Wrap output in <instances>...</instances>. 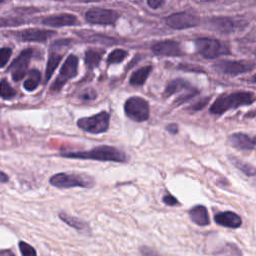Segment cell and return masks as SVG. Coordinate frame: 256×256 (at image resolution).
Masks as SVG:
<instances>
[{
    "instance_id": "obj_7",
    "label": "cell",
    "mask_w": 256,
    "mask_h": 256,
    "mask_svg": "<svg viewBox=\"0 0 256 256\" xmlns=\"http://www.w3.org/2000/svg\"><path fill=\"white\" fill-rule=\"evenodd\" d=\"M78 65H79L78 57L75 56L74 54H70L65 60L64 64L62 65L59 75L55 79L54 83L51 85L50 91L53 93L60 91L67 81H69L70 79L74 78L77 75Z\"/></svg>"
},
{
    "instance_id": "obj_27",
    "label": "cell",
    "mask_w": 256,
    "mask_h": 256,
    "mask_svg": "<svg viewBox=\"0 0 256 256\" xmlns=\"http://www.w3.org/2000/svg\"><path fill=\"white\" fill-rule=\"evenodd\" d=\"M128 55L127 51L123 50V49H115L113 50L107 58V63L108 64H113V63H120L122 62L126 56Z\"/></svg>"
},
{
    "instance_id": "obj_28",
    "label": "cell",
    "mask_w": 256,
    "mask_h": 256,
    "mask_svg": "<svg viewBox=\"0 0 256 256\" xmlns=\"http://www.w3.org/2000/svg\"><path fill=\"white\" fill-rule=\"evenodd\" d=\"M18 247L22 256H37V253L34 247L25 241H19Z\"/></svg>"
},
{
    "instance_id": "obj_33",
    "label": "cell",
    "mask_w": 256,
    "mask_h": 256,
    "mask_svg": "<svg viewBox=\"0 0 256 256\" xmlns=\"http://www.w3.org/2000/svg\"><path fill=\"white\" fill-rule=\"evenodd\" d=\"M97 96V93L95 92L94 89H86L82 94H81V98L84 100H93L95 99Z\"/></svg>"
},
{
    "instance_id": "obj_2",
    "label": "cell",
    "mask_w": 256,
    "mask_h": 256,
    "mask_svg": "<svg viewBox=\"0 0 256 256\" xmlns=\"http://www.w3.org/2000/svg\"><path fill=\"white\" fill-rule=\"evenodd\" d=\"M256 101V95L249 91H236L220 95L210 106V113L221 115L230 109L247 106Z\"/></svg>"
},
{
    "instance_id": "obj_29",
    "label": "cell",
    "mask_w": 256,
    "mask_h": 256,
    "mask_svg": "<svg viewBox=\"0 0 256 256\" xmlns=\"http://www.w3.org/2000/svg\"><path fill=\"white\" fill-rule=\"evenodd\" d=\"M12 54V49L9 47L0 48V68H3L9 61Z\"/></svg>"
},
{
    "instance_id": "obj_38",
    "label": "cell",
    "mask_w": 256,
    "mask_h": 256,
    "mask_svg": "<svg viewBox=\"0 0 256 256\" xmlns=\"http://www.w3.org/2000/svg\"><path fill=\"white\" fill-rule=\"evenodd\" d=\"M0 256H15V254L10 249H1L0 250Z\"/></svg>"
},
{
    "instance_id": "obj_14",
    "label": "cell",
    "mask_w": 256,
    "mask_h": 256,
    "mask_svg": "<svg viewBox=\"0 0 256 256\" xmlns=\"http://www.w3.org/2000/svg\"><path fill=\"white\" fill-rule=\"evenodd\" d=\"M55 35L54 31L39 29V28H29L23 30L20 33V38L22 41L29 42H45L50 37Z\"/></svg>"
},
{
    "instance_id": "obj_16",
    "label": "cell",
    "mask_w": 256,
    "mask_h": 256,
    "mask_svg": "<svg viewBox=\"0 0 256 256\" xmlns=\"http://www.w3.org/2000/svg\"><path fill=\"white\" fill-rule=\"evenodd\" d=\"M229 143L240 150H252L255 147L254 138L245 133H234L229 136Z\"/></svg>"
},
{
    "instance_id": "obj_32",
    "label": "cell",
    "mask_w": 256,
    "mask_h": 256,
    "mask_svg": "<svg viewBox=\"0 0 256 256\" xmlns=\"http://www.w3.org/2000/svg\"><path fill=\"white\" fill-rule=\"evenodd\" d=\"M140 253L142 256H161V254H159L156 250L148 246H142L140 248Z\"/></svg>"
},
{
    "instance_id": "obj_1",
    "label": "cell",
    "mask_w": 256,
    "mask_h": 256,
    "mask_svg": "<svg viewBox=\"0 0 256 256\" xmlns=\"http://www.w3.org/2000/svg\"><path fill=\"white\" fill-rule=\"evenodd\" d=\"M62 157L66 158H77V159H89L97 161H110L124 163L127 161V156L121 150L116 147L101 145L92 148L88 151H73L61 153Z\"/></svg>"
},
{
    "instance_id": "obj_19",
    "label": "cell",
    "mask_w": 256,
    "mask_h": 256,
    "mask_svg": "<svg viewBox=\"0 0 256 256\" xmlns=\"http://www.w3.org/2000/svg\"><path fill=\"white\" fill-rule=\"evenodd\" d=\"M192 86L190 85L189 82H187L185 79H182V78H177V79H174L172 81H170L166 88H165V96L169 97L175 93H178V92H181V91H185V90H188L189 88H191Z\"/></svg>"
},
{
    "instance_id": "obj_41",
    "label": "cell",
    "mask_w": 256,
    "mask_h": 256,
    "mask_svg": "<svg viewBox=\"0 0 256 256\" xmlns=\"http://www.w3.org/2000/svg\"><path fill=\"white\" fill-rule=\"evenodd\" d=\"M254 142H255V145H256V137L254 138Z\"/></svg>"
},
{
    "instance_id": "obj_31",
    "label": "cell",
    "mask_w": 256,
    "mask_h": 256,
    "mask_svg": "<svg viewBox=\"0 0 256 256\" xmlns=\"http://www.w3.org/2000/svg\"><path fill=\"white\" fill-rule=\"evenodd\" d=\"M210 101V97H205V98H202L200 100H198L196 103H194L193 105H191L189 107V109L193 110V111H198V110H201L203 109Z\"/></svg>"
},
{
    "instance_id": "obj_42",
    "label": "cell",
    "mask_w": 256,
    "mask_h": 256,
    "mask_svg": "<svg viewBox=\"0 0 256 256\" xmlns=\"http://www.w3.org/2000/svg\"><path fill=\"white\" fill-rule=\"evenodd\" d=\"M0 3H2V1H0Z\"/></svg>"
},
{
    "instance_id": "obj_43",
    "label": "cell",
    "mask_w": 256,
    "mask_h": 256,
    "mask_svg": "<svg viewBox=\"0 0 256 256\" xmlns=\"http://www.w3.org/2000/svg\"><path fill=\"white\" fill-rule=\"evenodd\" d=\"M255 55H256V52H255Z\"/></svg>"
},
{
    "instance_id": "obj_40",
    "label": "cell",
    "mask_w": 256,
    "mask_h": 256,
    "mask_svg": "<svg viewBox=\"0 0 256 256\" xmlns=\"http://www.w3.org/2000/svg\"><path fill=\"white\" fill-rule=\"evenodd\" d=\"M251 81H252V82H254V83H256V74H254V75L252 76V78H251Z\"/></svg>"
},
{
    "instance_id": "obj_18",
    "label": "cell",
    "mask_w": 256,
    "mask_h": 256,
    "mask_svg": "<svg viewBox=\"0 0 256 256\" xmlns=\"http://www.w3.org/2000/svg\"><path fill=\"white\" fill-rule=\"evenodd\" d=\"M210 24L223 33H230L235 28L234 21L229 17H213L210 19Z\"/></svg>"
},
{
    "instance_id": "obj_10",
    "label": "cell",
    "mask_w": 256,
    "mask_h": 256,
    "mask_svg": "<svg viewBox=\"0 0 256 256\" xmlns=\"http://www.w3.org/2000/svg\"><path fill=\"white\" fill-rule=\"evenodd\" d=\"M32 55H33V49L26 48L17 56V58L14 59V61L12 62V64L8 69L14 81L17 82L24 78Z\"/></svg>"
},
{
    "instance_id": "obj_34",
    "label": "cell",
    "mask_w": 256,
    "mask_h": 256,
    "mask_svg": "<svg viewBox=\"0 0 256 256\" xmlns=\"http://www.w3.org/2000/svg\"><path fill=\"white\" fill-rule=\"evenodd\" d=\"M163 202L169 206H174V205L178 204V200L173 195H171L169 193H167L166 195L163 196Z\"/></svg>"
},
{
    "instance_id": "obj_24",
    "label": "cell",
    "mask_w": 256,
    "mask_h": 256,
    "mask_svg": "<svg viewBox=\"0 0 256 256\" xmlns=\"http://www.w3.org/2000/svg\"><path fill=\"white\" fill-rule=\"evenodd\" d=\"M230 162L236 167L238 168L240 171H242L245 175L247 176H254L256 175V167L251 165L250 163L244 162L241 159L234 157V156H229Z\"/></svg>"
},
{
    "instance_id": "obj_20",
    "label": "cell",
    "mask_w": 256,
    "mask_h": 256,
    "mask_svg": "<svg viewBox=\"0 0 256 256\" xmlns=\"http://www.w3.org/2000/svg\"><path fill=\"white\" fill-rule=\"evenodd\" d=\"M59 218L64 222L66 223L67 225H69L70 227L78 230V231H81V232H86V231H89V226L86 222L82 221L81 219L77 218V217H74V216H71V215H68L66 213H59L58 214Z\"/></svg>"
},
{
    "instance_id": "obj_15",
    "label": "cell",
    "mask_w": 256,
    "mask_h": 256,
    "mask_svg": "<svg viewBox=\"0 0 256 256\" xmlns=\"http://www.w3.org/2000/svg\"><path fill=\"white\" fill-rule=\"evenodd\" d=\"M214 221L220 226L233 229L239 228L242 225L241 217L232 211H224L215 214Z\"/></svg>"
},
{
    "instance_id": "obj_11",
    "label": "cell",
    "mask_w": 256,
    "mask_h": 256,
    "mask_svg": "<svg viewBox=\"0 0 256 256\" xmlns=\"http://www.w3.org/2000/svg\"><path fill=\"white\" fill-rule=\"evenodd\" d=\"M165 22L170 28L181 30L197 26L200 19L197 16L187 12H177L166 17Z\"/></svg>"
},
{
    "instance_id": "obj_35",
    "label": "cell",
    "mask_w": 256,
    "mask_h": 256,
    "mask_svg": "<svg viewBox=\"0 0 256 256\" xmlns=\"http://www.w3.org/2000/svg\"><path fill=\"white\" fill-rule=\"evenodd\" d=\"M147 4H148L151 8L157 9V8H159L161 5L164 4V1H160V0H149V1H147Z\"/></svg>"
},
{
    "instance_id": "obj_39",
    "label": "cell",
    "mask_w": 256,
    "mask_h": 256,
    "mask_svg": "<svg viewBox=\"0 0 256 256\" xmlns=\"http://www.w3.org/2000/svg\"><path fill=\"white\" fill-rule=\"evenodd\" d=\"M9 180L8 175L2 171H0V183H6Z\"/></svg>"
},
{
    "instance_id": "obj_6",
    "label": "cell",
    "mask_w": 256,
    "mask_h": 256,
    "mask_svg": "<svg viewBox=\"0 0 256 256\" xmlns=\"http://www.w3.org/2000/svg\"><path fill=\"white\" fill-rule=\"evenodd\" d=\"M124 112L131 120L135 122H144L149 118L150 108L145 99L133 96L126 100L124 104Z\"/></svg>"
},
{
    "instance_id": "obj_30",
    "label": "cell",
    "mask_w": 256,
    "mask_h": 256,
    "mask_svg": "<svg viewBox=\"0 0 256 256\" xmlns=\"http://www.w3.org/2000/svg\"><path fill=\"white\" fill-rule=\"evenodd\" d=\"M179 69L189 71V72H195V73H204L203 68L199 67L198 65L195 64H187V63H181L179 65Z\"/></svg>"
},
{
    "instance_id": "obj_37",
    "label": "cell",
    "mask_w": 256,
    "mask_h": 256,
    "mask_svg": "<svg viewBox=\"0 0 256 256\" xmlns=\"http://www.w3.org/2000/svg\"><path fill=\"white\" fill-rule=\"evenodd\" d=\"M166 130L171 133V134H176L178 132V125L175 124V123H171L169 125H167L166 127Z\"/></svg>"
},
{
    "instance_id": "obj_3",
    "label": "cell",
    "mask_w": 256,
    "mask_h": 256,
    "mask_svg": "<svg viewBox=\"0 0 256 256\" xmlns=\"http://www.w3.org/2000/svg\"><path fill=\"white\" fill-rule=\"evenodd\" d=\"M49 182L52 186L57 188H72V187H92L94 185L93 179L85 175L72 173H57L50 177Z\"/></svg>"
},
{
    "instance_id": "obj_4",
    "label": "cell",
    "mask_w": 256,
    "mask_h": 256,
    "mask_svg": "<svg viewBox=\"0 0 256 256\" xmlns=\"http://www.w3.org/2000/svg\"><path fill=\"white\" fill-rule=\"evenodd\" d=\"M196 51L204 58L214 59L220 55L229 54L228 46L217 40L212 38H198L194 42Z\"/></svg>"
},
{
    "instance_id": "obj_25",
    "label": "cell",
    "mask_w": 256,
    "mask_h": 256,
    "mask_svg": "<svg viewBox=\"0 0 256 256\" xmlns=\"http://www.w3.org/2000/svg\"><path fill=\"white\" fill-rule=\"evenodd\" d=\"M104 51H99V50H87L85 52V63L86 66L89 69H94L95 67L98 66V64L100 63L101 59H102V55H103Z\"/></svg>"
},
{
    "instance_id": "obj_5",
    "label": "cell",
    "mask_w": 256,
    "mask_h": 256,
    "mask_svg": "<svg viewBox=\"0 0 256 256\" xmlns=\"http://www.w3.org/2000/svg\"><path fill=\"white\" fill-rule=\"evenodd\" d=\"M110 114L106 111H101L89 117H82L77 121V126L88 133L100 134L104 133L109 128Z\"/></svg>"
},
{
    "instance_id": "obj_13",
    "label": "cell",
    "mask_w": 256,
    "mask_h": 256,
    "mask_svg": "<svg viewBox=\"0 0 256 256\" xmlns=\"http://www.w3.org/2000/svg\"><path fill=\"white\" fill-rule=\"evenodd\" d=\"M42 23L46 26H51V27L74 26V25L78 24V19L73 14L61 13V14L52 15V16L44 18L42 20Z\"/></svg>"
},
{
    "instance_id": "obj_22",
    "label": "cell",
    "mask_w": 256,
    "mask_h": 256,
    "mask_svg": "<svg viewBox=\"0 0 256 256\" xmlns=\"http://www.w3.org/2000/svg\"><path fill=\"white\" fill-rule=\"evenodd\" d=\"M62 59V54L57 53L55 51H50L49 52V57H48V61H47V66H46V71H45V79L46 82L51 78L53 72L55 71V69L57 68L58 64L60 63Z\"/></svg>"
},
{
    "instance_id": "obj_12",
    "label": "cell",
    "mask_w": 256,
    "mask_h": 256,
    "mask_svg": "<svg viewBox=\"0 0 256 256\" xmlns=\"http://www.w3.org/2000/svg\"><path fill=\"white\" fill-rule=\"evenodd\" d=\"M152 52L158 56L178 57L182 55L181 46L174 40H164L157 42L152 46Z\"/></svg>"
},
{
    "instance_id": "obj_21",
    "label": "cell",
    "mask_w": 256,
    "mask_h": 256,
    "mask_svg": "<svg viewBox=\"0 0 256 256\" xmlns=\"http://www.w3.org/2000/svg\"><path fill=\"white\" fill-rule=\"evenodd\" d=\"M152 70L151 66H144L139 68L138 70H136L130 77V84L133 86H140L143 85L146 81V79L148 78L150 72Z\"/></svg>"
},
{
    "instance_id": "obj_26",
    "label": "cell",
    "mask_w": 256,
    "mask_h": 256,
    "mask_svg": "<svg viewBox=\"0 0 256 256\" xmlns=\"http://www.w3.org/2000/svg\"><path fill=\"white\" fill-rule=\"evenodd\" d=\"M16 95V91L9 84L7 79L3 78L0 81V97L3 99H11Z\"/></svg>"
},
{
    "instance_id": "obj_9",
    "label": "cell",
    "mask_w": 256,
    "mask_h": 256,
    "mask_svg": "<svg viewBox=\"0 0 256 256\" xmlns=\"http://www.w3.org/2000/svg\"><path fill=\"white\" fill-rule=\"evenodd\" d=\"M255 63L249 60H222L216 63L215 68L227 75L236 76L253 70Z\"/></svg>"
},
{
    "instance_id": "obj_8",
    "label": "cell",
    "mask_w": 256,
    "mask_h": 256,
    "mask_svg": "<svg viewBox=\"0 0 256 256\" xmlns=\"http://www.w3.org/2000/svg\"><path fill=\"white\" fill-rule=\"evenodd\" d=\"M118 18V12L113 9L92 8L85 13L86 21L94 25H114Z\"/></svg>"
},
{
    "instance_id": "obj_17",
    "label": "cell",
    "mask_w": 256,
    "mask_h": 256,
    "mask_svg": "<svg viewBox=\"0 0 256 256\" xmlns=\"http://www.w3.org/2000/svg\"><path fill=\"white\" fill-rule=\"evenodd\" d=\"M189 217L190 219L199 226H206L210 223L208 211L205 206L197 205L194 206L189 210Z\"/></svg>"
},
{
    "instance_id": "obj_36",
    "label": "cell",
    "mask_w": 256,
    "mask_h": 256,
    "mask_svg": "<svg viewBox=\"0 0 256 256\" xmlns=\"http://www.w3.org/2000/svg\"><path fill=\"white\" fill-rule=\"evenodd\" d=\"M19 22L15 20H8V19H3L0 18V26H8V25H18Z\"/></svg>"
},
{
    "instance_id": "obj_23",
    "label": "cell",
    "mask_w": 256,
    "mask_h": 256,
    "mask_svg": "<svg viewBox=\"0 0 256 256\" xmlns=\"http://www.w3.org/2000/svg\"><path fill=\"white\" fill-rule=\"evenodd\" d=\"M41 81V74L37 69H31L28 72V76L23 83V87L27 91H34Z\"/></svg>"
}]
</instances>
